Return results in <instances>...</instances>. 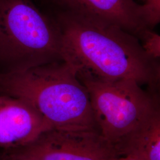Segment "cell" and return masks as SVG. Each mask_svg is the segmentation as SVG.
Returning a JSON list of instances; mask_svg holds the SVG:
<instances>
[{"label":"cell","mask_w":160,"mask_h":160,"mask_svg":"<svg viewBox=\"0 0 160 160\" xmlns=\"http://www.w3.org/2000/svg\"><path fill=\"white\" fill-rule=\"evenodd\" d=\"M49 15L61 32L64 61L103 80H135L157 90L159 61L149 57L136 36L97 20Z\"/></svg>","instance_id":"6da1fadb"},{"label":"cell","mask_w":160,"mask_h":160,"mask_svg":"<svg viewBox=\"0 0 160 160\" xmlns=\"http://www.w3.org/2000/svg\"><path fill=\"white\" fill-rule=\"evenodd\" d=\"M0 94L30 104L53 128L98 130L86 87L75 67L67 61L0 75Z\"/></svg>","instance_id":"7a4b0ae2"},{"label":"cell","mask_w":160,"mask_h":160,"mask_svg":"<svg viewBox=\"0 0 160 160\" xmlns=\"http://www.w3.org/2000/svg\"><path fill=\"white\" fill-rule=\"evenodd\" d=\"M62 61L61 32L36 0H0V75Z\"/></svg>","instance_id":"3957f363"},{"label":"cell","mask_w":160,"mask_h":160,"mask_svg":"<svg viewBox=\"0 0 160 160\" xmlns=\"http://www.w3.org/2000/svg\"><path fill=\"white\" fill-rule=\"evenodd\" d=\"M76 70L88 94L99 131L120 155V148L127 139L160 110L157 94L143 90L135 80L108 81L84 69Z\"/></svg>","instance_id":"277c9868"},{"label":"cell","mask_w":160,"mask_h":160,"mask_svg":"<svg viewBox=\"0 0 160 160\" xmlns=\"http://www.w3.org/2000/svg\"><path fill=\"white\" fill-rule=\"evenodd\" d=\"M2 152L21 160H113L120 156L98 129L52 128L26 145Z\"/></svg>","instance_id":"5b68a950"},{"label":"cell","mask_w":160,"mask_h":160,"mask_svg":"<svg viewBox=\"0 0 160 160\" xmlns=\"http://www.w3.org/2000/svg\"><path fill=\"white\" fill-rule=\"evenodd\" d=\"M49 14L100 20L119 26L138 38L149 28L142 4L135 0H36ZM151 29V28H150Z\"/></svg>","instance_id":"8992f818"},{"label":"cell","mask_w":160,"mask_h":160,"mask_svg":"<svg viewBox=\"0 0 160 160\" xmlns=\"http://www.w3.org/2000/svg\"><path fill=\"white\" fill-rule=\"evenodd\" d=\"M52 128L51 124L30 104L0 94V148L22 147Z\"/></svg>","instance_id":"52a82bcc"},{"label":"cell","mask_w":160,"mask_h":160,"mask_svg":"<svg viewBox=\"0 0 160 160\" xmlns=\"http://www.w3.org/2000/svg\"><path fill=\"white\" fill-rule=\"evenodd\" d=\"M120 155L132 154L142 160H160V111L138 127L120 148Z\"/></svg>","instance_id":"ba28073f"},{"label":"cell","mask_w":160,"mask_h":160,"mask_svg":"<svg viewBox=\"0 0 160 160\" xmlns=\"http://www.w3.org/2000/svg\"><path fill=\"white\" fill-rule=\"evenodd\" d=\"M141 45L149 57L159 61L160 57V35L153 29L147 28L138 37Z\"/></svg>","instance_id":"9c48e42d"},{"label":"cell","mask_w":160,"mask_h":160,"mask_svg":"<svg viewBox=\"0 0 160 160\" xmlns=\"http://www.w3.org/2000/svg\"><path fill=\"white\" fill-rule=\"evenodd\" d=\"M144 16L149 28L153 29L160 22V0H143Z\"/></svg>","instance_id":"30bf717a"},{"label":"cell","mask_w":160,"mask_h":160,"mask_svg":"<svg viewBox=\"0 0 160 160\" xmlns=\"http://www.w3.org/2000/svg\"><path fill=\"white\" fill-rule=\"evenodd\" d=\"M113 160H142L139 157L132 154H126L119 156Z\"/></svg>","instance_id":"8fae6325"},{"label":"cell","mask_w":160,"mask_h":160,"mask_svg":"<svg viewBox=\"0 0 160 160\" xmlns=\"http://www.w3.org/2000/svg\"><path fill=\"white\" fill-rule=\"evenodd\" d=\"M0 160H21L15 158L8 155L6 154V153L2 151L0 152Z\"/></svg>","instance_id":"7c38bea8"},{"label":"cell","mask_w":160,"mask_h":160,"mask_svg":"<svg viewBox=\"0 0 160 160\" xmlns=\"http://www.w3.org/2000/svg\"></svg>","instance_id":"4fadbf2b"}]
</instances>
